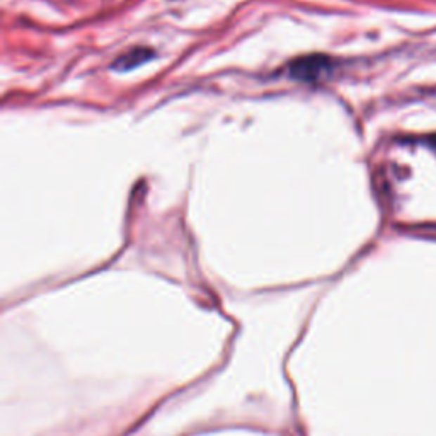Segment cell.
<instances>
[{"instance_id":"obj_1","label":"cell","mask_w":436,"mask_h":436,"mask_svg":"<svg viewBox=\"0 0 436 436\" xmlns=\"http://www.w3.org/2000/svg\"><path fill=\"white\" fill-rule=\"evenodd\" d=\"M333 67V62L326 56L321 55H312V56H304V58L295 60L290 67V75L293 79L298 80H307V82H312V80H319L321 77L327 75Z\"/></svg>"},{"instance_id":"obj_2","label":"cell","mask_w":436,"mask_h":436,"mask_svg":"<svg viewBox=\"0 0 436 436\" xmlns=\"http://www.w3.org/2000/svg\"><path fill=\"white\" fill-rule=\"evenodd\" d=\"M152 55H153L152 51L147 50V48H135V50L128 51L127 55L120 56L113 67H115L116 70H130V68L147 62Z\"/></svg>"},{"instance_id":"obj_3","label":"cell","mask_w":436,"mask_h":436,"mask_svg":"<svg viewBox=\"0 0 436 436\" xmlns=\"http://www.w3.org/2000/svg\"><path fill=\"white\" fill-rule=\"evenodd\" d=\"M428 145H430V147L433 148V150L436 152V135L430 136V139H428Z\"/></svg>"}]
</instances>
